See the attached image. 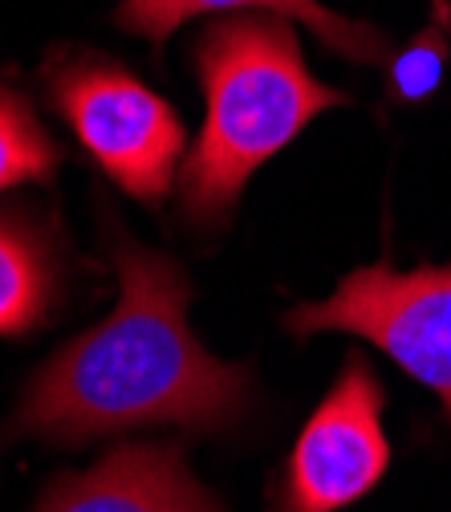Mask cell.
<instances>
[{"instance_id": "obj_1", "label": "cell", "mask_w": 451, "mask_h": 512, "mask_svg": "<svg viewBox=\"0 0 451 512\" xmlns=\"http://www.w3.org/2000/svg\"><path fill=\"white\" fill-rule=\"evenodd\" d=\"M102 244L118 301L86 334L57 346L21 387L0 443L90 447L135 431L224 435L256 411V374L204 350L187 322L191 281L171 252L126 236L102 208Z\"/></svg>"}, {"instance_id": "obj_2", "label": "cell", "mask_w": 451, "mask_h": 512, "mask_svg": "<svg viewBox=\"0 0 451 512\" xmlns=\"http://www.w3.org/2000/svg\"><path fill=\"white\" fill-rule=\"evenodd\" d=\"M187 61L204 94V126L179 167V220L216 236L232 224L248 179L313 118L350 106V94L313 78L289 21L265 13L208 21Z\"/></svg>"}, {"instance_id": "obj_3", "label": "cell", "mask_w": 451, "mask_h": 512, "mask_svg": "<svg viewBox=\"0 0 451 512\" xmlns=\"http://www.w3.org/2000/svg\"><path fill=\"white\" fill-rule=\"evenodd\" d=\"M37 82L49 110L122 196L147 208L167 204L187 159V131L159 90L86 45H53Z\"/></svg>"}, {"instance_id": "obj_4", "label": "cell", "mask_w": 451, "mask_h": 512, "mask_svg": "<svg viewBox=\"0 0 451 512\" xmlns=\"http://www.w3.org/2000/svg\"><path fill=\"white\" fill-rule=\"evenodd\" d=\"M281 322L301 342L313 334H354L378 346L439 399L451 423V265H362L330 297L285 309Z\"/></svg>"}, {"instance_id": "obj_5", "label": "cell", "mask_w": 451, "mask_h": 512, "mask_svg": "<svg viewBox=\"0 0 451 512\" xmlns=\"http://www.w3.org/2000/svg\"><path fill=\"white\" fill-rule=\"evenodd\" d=\"M382 411L386 395L374 366L350 354L269 484V512H342L366 500L391 468Z\"/></svg>"}, {"instance_id": "obj_6", "label": "cell", "mask_w": 451, "mask_h": 512, "mask_svg": "<svg viewBox=\"0 0 451 512\" xmlns=\"http://www.w3.org/2000/svg\"><path fill=\"white\" fill-rule=\"evenodd\" d=\"M33 512H228L187 468L183 443H118L82 468L53 476Z\"/></svg>"}, {"instance_id": "obj_7", "label": "cell", "mask_w": 451, "mask_h": 512, "mask_svg": "<svg viewBox=\"0 0 451 512\" xmlns=\"http://www.w3.org/2000/svg\"><path fill=\"white\" fill-rule=\"evenodd\" d=\"M70 297L66 236L37 204H0V338L21 342L57 322Z\"/></svg>"}, {"instance_id": "obj_8", "label": "cell", "mask_w": 451, "mask_h": 512, "mask_svg": "<svg viewBox=\"0 0 451 512\" xmlns=\"http://www.w3.org/2000/svg\"><path fill=\"white\" fill-rule=\"evenodd\" d=\"M228 13H265V17L297 21L330 53L354 61V66H386V57H391V33H382L362 17L334 13L321 0H118L114 25L131 37H143L159 53L187 21L228 17Z\"/></svg>"}, {"instance_id": "obj_9", "label": "cell", "mask_w": 451, "mask_h": 512, "mask_svg": "<svg viewBox=\"0 0 451 512\" xmlns=\"http://www.w3.org/2000/svg\"><path fill=\"white\" fill-rule=\"evenodd\" d=\"M61 147L37 106L0 82V196L21 187H49L61 171Z\"/></svg>"}, {"instance_id": "obj_10", "label": "cell", "mask_w": 451, "mask_h": 512, "mask_svg": "<svg viewBox=\"0 0 451 512\" xmlns=\"http://www.w3.org/2000/svg\"><path fill=\"white\" fill-rule=\"evenodd\" d=\"M447 53H451V37L439 25L415 33V41H407L395 57H386V82H391V94L399 102L431 98L435 86L443 82Z\"/></svg>"}, {"instance_id": "obj_11", "label": "cell", "mask_w": 451, "mask_h": 512, "mask_svg": "<svg viewBox=\"0 0 451 512\" xmlns=\"http://www.w3.org/2000/svg\"><path fill=\"white\" fill-rule=\"evenodd\" d=\"M431 5V25H439L451 37V0H427Z\"/></svg>"}]
</instances>
